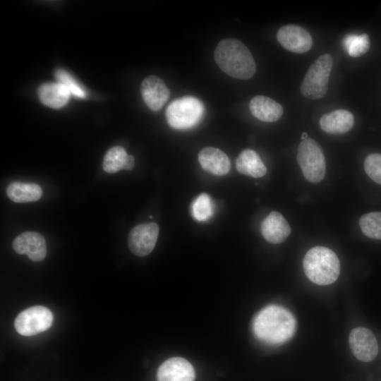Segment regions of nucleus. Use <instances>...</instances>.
Masks as SVG:
<instances>
[{
	"mask_svg": "<svg viewBox=\"0 0 381 381\" xmlns=\"http://www.w3.org/2000/svg\"><path fill=\"white\" fill-rule=\"evenodd\" d=\"M296 322L293 315L284 307L270 305L255 316L253 329L261 341L270 344H280L294 334Z\"/></svg>",
	"mask_w": 381,
	"mask_h": 381,
	"instance_id": "f257e3e1",
	"label": "nucleus"
},
{
	"mask_svg": "<svg viewBox=\"0 0 381 381\" xmlns=\"http://www.w3.org/2000/svg\"><path fill=\"white\" fill-rule=\"evenodd\" d=\"M214 58L222 71L237 79H250L256 71V64L250 50L234 38L220 41L214 49Z\"/></svg>",
	"mask_w": 381,
	"mask_h": 381,
	"instance_id": "f03ea898",
	"label": "nucleus"
},
{
	"mask_svg": "<svg viewBox=\"0 0 381 381\" xmlns=\"http://www.w3.org/2000/svg\"><path fill=\"white\" fill-rule=\"evenodd\" d=\"M303 270L307 277L318 285L334 282L340 273V262L336 253L323 246L310 248L303 260Z\"/></svg>",
	"mask_w": 381,
	"mask_h": 381,
	"instance_id": "7ed1b4c3",
	"label": "nucleus"
},
{
	"mask_svg": "<svg viewBox=\"0 0 381 381\" xmlns=\"http://www.w3.org/2000/svg\"><path fill=\"white\" fill-rule=\"evenodd\" d=\"M204 106L193 96H184L172 101L165 114L168 124L173 128L183 130L196 125L202 118Z\"/></svg>",
	"mask_w": 381,
	"mask_h": 381,
	"instance_id": "20e7f679",
	"label": "nucleus"
},
{
	"mask_svg": "<svg viewBox=\"0 0 381 381\" xmlns=\"http://www.w3.org/2000/svg\"><path fill=\"white\" fill-rule=\"evenodd\" d=\"M332 64V56L324 54L310 65L301 85V92L304 97L318 99L325 95Z\"/></svg>",
	"mask_w": 381,
	"mask_h": 381,
	"instance_id": "39448f33",
	"label": "nucleus"
},
{
	"mask_svg": "<svg viewBox=\"0 0 381 381\" xmlns=\"http://www.w3.org/2000/svg\"><path fill=\"white\" fill-rule=\"evenodd\" d=\"M297 161L304 177L311 183L321 181L326 172L325 158L320 145L312 138L302 140L297 152Z\"/></svg>",
	"mask_w": 381,
	"mask_h": 381,
	"instance_id": "423d86ee",
	"label": "nucleus"
},
{
	"mask_svg": "<svg viewBox=\"0 0 381 381\" xmlns=\"http://www.w3.org/2000/svg\"><path fill=\"white\" fill-rule=\"evenodd\" d=\"M53 314L42 306H35L20 312L15 319L14 327L23 336H33L47 330L53 323Z\"/></svg>",
	"mask_w": 381,
	"mask_h": 381,
	"instance_id": "0eeeda50",
	"label": "nucleus"
},
{
	"mask_svg": "<svg viewBox=\"0 0 381 381\" xmlns=\"http://www.w3.org/2000/svg\"><path fill=\"white\" fill-rule=\"evenodd\" d=\"M159 231L155 223L141 224L133 227L128 237L131 251L139 257L149 255L156 245Z\"/></svg>",
	"mask_w": 381,
	"mask_h": 381,
	"instance_id": "6e6552de",
	"label": "nucleus"
},
{
	"mask_svg": "<svg viewBox=\"0 0 381 381\" xmlns=\"http://www.w3.org/2000/svg\"><path fill=\"white\" fill-rule=\"evenodd\" d=\"M277 39L284 49L297 54L307 52L313 46L310 34L296 25L281 27L277 32Z\"/></svg>",
	"mask_w": 381,
	"mask_h": 381,
	"instance_id": "1a4fd4ad",
	"label": "nucleus"
},
{
	"mask_svg": "<svg viewBox=\"0 0 381 381\" xmlns=\"http://www.w3.org/2000/svg\"><path fill=\"white\" fill-rule=\"evenodd\" d=\"M349 346L353 354L359 361H373L378 352V346L373 333L365 327L354 328L349 334Z\"/></svg>",
	"mask_w": 381,
	"mask_h": 381,
	"instance_id": "9d476101",
	"label": "nucleus"
},
{
	"mask_svg": "<svg viewBox=\"0 0 381 381\" xmlns=\"http://www.w3.org/2000/svg\"><path fill=\"white\" fill-rule=\"evenodd\" d=\"M140 92L146 105L154 111H159L170 96L164 80L155 75L147 76L143 80Z\"/></svg>",
	"mask_w": 381,
	"mask_h": 381,
	"instance_id": "9b49d317",
	"label": "nucleus"
},
{
	"mask_svg": "<svg viewBox=\"0 0 381 381\" xmlns=\"http://www.w3.org/2000/svg\"><path fill=\"white\" fill-rule=\"evenodd\" d=\"M14 250L21 255H27L34 262H40L47 255L44 238L35 231H25L18 235L13 242Z\"/></svg>",
	"mask_w": 381,
	"mask_h": 381,
	"instance_id": "f8f14e48",
	"label": "nucleus"
},
{
	"mask_svg": "<svg viewBox=\"0 0 381 381\" xmlns=\"http://www.w3.org/2000/svg\"><path fill=\"white\" fill-rule=\"evenodd\" d=\"M157 378L158 381H194L195 370L186 359L173 357L159 367Z\"/></svg>",
	"mask_w": 381,
	"mask_h": 381,
	"instance_id": "ddd939ff",
	"label": "nucleus"
},
{
	"mask_svg": "<svg viewBox=\"0 0 381 381\" xmlns=\"http://www.w3.org/2000/svg\"><path fill=\"white\" fill-rule=\"evenodd\" d=\"M260 231L269 243L279 244L284 242L291 233V227L282 214L270 212L261 222Z\"/></svg>",
	"mask_w": 381,
	"mask_h": 381,
	"instance_id": "4468645a",
	"label": "nucleus"
},
{
	"mask_svg": "<svg viewBox=\"0 0 381 381\" xmlns=\"http://www.w3.org/2000/svg\"><path fill=\"white\" fill-rule=\"evenodd\" d=\"M198 158L201 167L214 175H226L230 170L228 156L218 148L204 147L199 152Z\"/></svg>",
	"mask_w": 381,
	"mask_h": 381,
	"instance_id": "2eb2a0df",
	"label": "nucleus"
},
{
	"mask_svg": "<svg viewBox=\"0 0 381 381\" xmlns=\"http://www.w3.org/2000/svg\"><path fill=\"white\" fill-rule=\"evenodd\" d=\"M321 129L329 134H343L349 132L354 124L351 112L346 109H336L324 114L320 119Z\"/></svg>",
	"mask_w": 381,
	"mask_h": 381,
	"instance_id": "dca6fc26",
	"label": "nucleus"
},
{
	"mask_svg": "<svg viewBox=\"0 0 381 381\" xmlns=\"http://www.w3.org/2000/svg\"><path fill=\"white\" fill-rule=\"evenodd\" d=\"M249 109L254 117L264 122H274L281 118L283 108L280 104L264 95L253 97Z\"/></svg>",
	"mask_w": 381,
	"mask_h": 381,
	"instance_id": "f3484780",
	"label": "nucleus"
},
{
	"mask_svg": "<svg viewBox=\"0 0 381 381\" xmlns=\"http://www.w3.org/2000/svg\"><path fill=\"white\" fill-rule=\"evenodd\" d=\"M38 97L43 104L53 109L66 105L70 97L69 90L59 83H45L37 90Z\"/></svg>",
	"mask_w": 381,
	"mask_h": 381,
	"instance_id": "a211bd4d",
	"label": "nucleus"
},
{
	"mask_svg": "<svg viewBox=\"0 0 381 381\" xmlns=\"http://www.w3.org/2000/svg\"><path fill=\"white\" fill-rule=\"evenodd\" d=\"M236 167L242 174L260 178L267 173V168L258 154L250 149L243 150L236 160Z\"/></svg>",
	"mask_w": 381,
	"mask_h": 381,
	"instance_id": "6ab92c4d",
	"label": "nucleus"
},
{
	"mask_svg": "<svg viewBox=\"0 0 381 381\" xmlns=\"http://www.w3.org/2000/svg\"><path fill=\"white\" fill-rule=\"evenodd\" d=\"M6 194L12 201L21 203L39 200L42 195V190L36 183L16 181L8 185Z\"/></svg>",
	"mask_w": 381,
	"mask_h": 381,
	"instance_id": "aec40b11",
	"label": "nucleus"
},
{
	"mask_svg": "<svg viewBox=\"0 0 381 381\" xmlns=\"http://www.w3.org/2000/svg\"><path fill=\"white\" fill-rule=\"evenodd\" d=\"M343 47L351 57H358L365 54L370 49L369 36L364 33L360 35L348 34L343 39Z\"/></svg>",
	"mask_w": 381,
	"mask_h": 381,
	"instance_id": "412c9836",
	"label": "nucleus"
},
{
	"mask_svg": "<svg viewBox=\"0 0 381 381\" xmlns=\"http://www.w3.org/2000/svg\"><path fill=\"white\" fill-rule=\"evenodd\" d=\"M363 234L368 238L381 240V212H371L359 219Z\"/></svg>",
	"mask_w": 381,
	"mask_h": 381,
	"instance_id": "4be33fe9",
	"label": "nucleus"
},
{
	"mask_svg": "<svg viewBox=\"0 0 381 381\" xmlns=\"http://www.w3.org/2000/svg\"><path fill=\"white\" fill-rule=\"evenodd\" d=\"M128 155L124 148L121 146L111 147L104 157L103 169L110 174L123 169Z\"/></svg>",
	"mask_w": 381,
	"mask_h": 381,
	"instance_id": "5701e85b",
	"label": "nucleus"
},
{
	"mask_svg": "<svg viewBox=\"0 0 381 381\" xmlns=\"http://www.w3.org/2000/svg\"><path fill=\"white\" fill-rule=\"evenodd\" d=\"M191 214L199 222L207 221L212 216L213 203L208 194L201 193L195 198L191 205Z\"/></svg>",
	"mask_w": 381,
	"mask_h": 381,
	"instance_id": "b1692460",
	"label": "nucleus"
},
{
	"mask_svg": "<svg viewBox=\"0 0 381 381\" xmlns=\"http://www.w3.org/2000/svg\"><path fill=\"white\" fill-rule=\"evenodd\" d=\"M55 78L58 83L64 85L71 95L79 97H86V93L81 85L66 71L58 69L55 72Z\"/></svg>",
	"mask_w": 381,
	"mask_h": 381,
	"instance_id": "393cba45",
	"label": "nucleus"
},
{
	"mask_svg": "<svg viewBox=\"0 0 381 381\" xmlns=\"http://www.w3.org/2000/svg\"><path fill=\"white\" fill-rule=\"evenodd\" d=\"M364 169L373 181L381 185V154L369 155L365 159Z\"/></svg>",
	"mask_w": 381,
	"mask_h": 381,
	"instance_id": "a878e982",
	"label": "nucleus"
},
{
	"mask_svg": "<svg viewBox=\"0 0 381 381\" xmlns=\"http://www.w3.org/2000/svg\"><path fill=\"white\" fill-rule=\"evenodd\" d=\"M134 157L133 155H128L123 167L125 170H132L134 168Z\"/></svg>",
	"mask_w": 381,
	"mask_h": 381,
	"instance_id": "bb28decb",
	"label": "nucleus"
},
{
	"mask_svg": "<svg viewBox=\"0 0 381 381\" xmlns=\"http://www.w3.org/2000/svg\"><path fill=\"white\" fill-rule=\"evenodd\" d=\"M306 138H308V134H307V133L304 132V133H303V134L301 135V139L304 140V139H306Z\"/></svg>",
	"mask_w": 381,
	"mask_h": 381,
	"instance_id": "cd10ccee",
	"label": "nucleus"
}]
</instances>
